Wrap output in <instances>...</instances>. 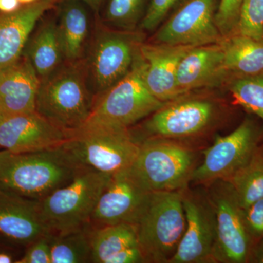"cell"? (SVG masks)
I'll use <instances>...</instances> for the list:
<instances>
[{"label":"cell","instance_id":"obj_1","mask_svg":"<svg viewBox=\"0 0 263 263\" xmlns=\"http://www.w3.org/2000/svg\"><path fill=\"white\" fill-rule=\"evenodd\" d=\"M64 143L28 153L1 151L0 187L41 200L68 184L85 167Z\"/></svg>","mask_w":263,"mask_h":263},{"label":"cell","instance_id":"obj_2","mask_svg":"<svg viewBox=\"0 0 263 263\" xmlns=\"http://www.w3.org/2000/svg\"><path fill=\"white\" fill-rule=\"evenodd\" d=\"M95 101L84 67L70 62L41 79L35 110L70 136L84 125Z\"/></svg>","mask_w":263,"mask_h":263},{"label":"cell","instance_id":"obj_3","mask_svg":"<svg viewBox=\"0 0 263 263\" xmlns=\"http://www.w3.org/2000/svg\"><path fill=\"white\" fill-rule=\"evenodd\" d=\"M182 191V190H181ZM181 191L151 192L135 224L146 262H167L186 229Z\"/></svg>","mask_w":263,"mask_h":263},{"label":"cell","instance_id":"obj_4","mask_svg":"<svg viewBox=\"0 0 263 263\" xmlns=\"http://www.w3.org/2000/svg\"><path fill=\"white\" fill-rule=\"evenodd\" d=\"M193 151L174 140L147 138L129 171L148 192L181 191L196 168Z\"/></svg>","mask_w":263,"mask_h":263},{"label":"cell","instance_id":"obj_5","mask_svg":"<svg viewBox=\"0 0 263 263\" xmlns=\"http://www.w3.org/2000/svg\"><path fill=\"white\" fill-rule=\"evenodd\" d=\"M111 175L85 167L68 184L40 200L51 234H61L87 226Z\"/></svg>","mask_w":263,"mask_h":263},{"label":"cell","instance_id":"obj_6","mask_svg":"<svg viewBox=\"0 0 263 263\" xmlns=\"http://www.w3.org/2000/svg\"><path fill=\"white\" fill-rule=\"evenodd\" d=\"M164 104L145 84L137 55L127 75L95 100L91 115L83 127L129 129Z\"/></svg>","mask_w":263,"mask_h":263},{"label":"cell","instance_id":"obj_7","mask_svg":"<svg viewBox=\"0 0 263 263\" xmlns=\"http://www.w3.org/2000/svg\"><path fill=\"white\" fill-rule=\"evenodd\" d=\"M64 144L84 167L111 176L131 167L140 147L129 129L103 127H81Z\"/></svg>","mask_w":263,"mask_h":263},{"label":"cell","instance_id":"obj_8","mask_svg":"<svg viewBox=\"0 0 263 263\" xmlns=\"http://www.w3.org/2000/svg\"><path fill=\"white\" fill-rule=\"evenodd\" d=\"M142 39L133 31L102 30L97 34L85 70L95 100L131 70Z\"/></svg>","mask_w":263,"mask_h":263},{"label":"cell","instance_id":"obj_9","mask_svg":"<svg viewBox=\"0 0 263 263\" xmlns=\"http://www.w3.org/2000/svg\"><path fill=\"white\" fill-rule=\"evenodd\" d=\"M206 194L216 214L215 262H248L253 241L234 190L228 181L217 180L209 183Z\"/></svg>","mask_w":263,"mask_h":263},{"label":"cell","instance_id":"obj_10","mask_svg":"<svg viewBox=\"0 0 263 263\" xmlns=\"http://www.w3.org/2000/svg\"><path fill=\"white\" fill-rule=\"evenodd\" d=\"M261 131L247 119L230 134L216 138L204 152V160L192 175L191 181L202 184L228 180L251 158L259 146Z\"/></svg>","mask_w":263,"mask_h":263},{"label":"cell","instance_id":"obj_11","mask_svg":"<svg viewBox=\"0 0 263 263\" xmlns=\"http://www.w3.org/2000/svg\"><path fill=\"white\" fill-rule=\"evenodd\" d=\"M186 229L176 253L168 263L215 262L216 214L212 202L205 195L182 191Z\"/></svg>","mask_w":263,"mask_h":263},{"label":"cell","instance_id":"obj_12","mask_svg":"<svg viewBox=\"0 0 263 263\" xmlns=\"http://www.w3.org/2000/svg\"><path fill=\"white\" fill-rule=\"evenodd\" d=\"M219 0H187L163 22L154 42L196 46L220 43L223 40L216 24Z\"/></svg>","mask_w":263,"mask_h":263},{"label":"cell","instance_id":"obj_13","mask_svg":"<svg viewBox=\"0 0 263 263\" xmlns=\"http://www.w3.org/2000/svg\"><path fill=\"white\" fill-rule=\"evenodd\" d=\"M215 106L203 99L181 98L164 104L144 124L148 138L181 139L199 134L212 122Z\"/></svg>","mask_w":263,"mask_h":263},{"label":"cell","instance_id":"obj_14","mask_svg":"<svg viewBox=\"0 0 263 263\" xmlns=\"http://www.w3.org/2000/svg\"><path fill=\"white\" fill-rule=\"evenodd\" d=\"M151 192L133 178L129 170L112 175L91 216L95 228L113 224H136Z\"/></svg>","mask_w":263,"mask_h":263},{"label":"cell","instance_id":"obj_15","mask_svg":"<svg viewBox=\"0 0 263 263\" xmlns=\"http://www.w3.org/2000/svg\"><path fill=\"white\" fill-rule=\"evenodd\" d=\"M69 136L36 111L0 115V146L13 153H28L61 146Z\"/></svg>","mask_w":263,"mask_h":263},{"label":"cell","instance_id":"obj_16","mask_svg":"<svg viewBox=\"0 0 263 263\" xmlns=\"http://www.w3.org/2000/svg\"><path fill=\"white\" fill-rule=\"evenodd\" d=\"M194 46L142 43L138 59L142 78L156 98L164 103L183 96L176 73L181 60Z\"/></svg>","mask_w":263,"mask_h":263},{"label":"cell","instance_id":"obj_17","mask_svg":"<svg viewBox=\"0 0 263 263\" xmlns=\"http://www.w3.org/2000/svg\"><path fill=\"white\" fill-rule=\"evenodd\" d=\"M51 234L40 200L0 187V237L11 245L29 247Z\"/></svg>","mask_w":263,"mask_h":263},{"label":"cell","instance_id":"obj_18","mask_svg":"<svg viewBox=\"0 0 263 263\" xmlns=\"http://www.w3.org/2000/svg\"><path fill=\"white\" fill-rule=\"evenodd\" d=\"M60 0H36L11 13H0V68L22 57L38 21Z\"/></svg>","mask_w":263,"mask_h":263},{"label":"cell","instance_id":"obj_19","mask_svg":"<svg viewBox=\"0 0 263 263\" xmlns=\"http://www.w3.org/2000/svg\"><path fill=\"white\" fill-rule=\"evenodd\" d=\"M41 79L27 57L0 68V115L36 111Z\"/></svg>","mask_w":263,"mask_h":263},{"label":"cell","instance_id":"obj_20","mask_svg":"<svg viewBox=\"0 0 263 263\" xmlns=\"http://www.w3.org/2000/svg\"><path fill=\"white\" fill-rule=\"evenodd\" d=\"M228 75L221 43L192 48L178 67L176 83L182 95L199 88L217 86Z\"/></svg>","mask_w":263,"mask_h":263},{"label":"cell","instance_id":"obj_21","mask_svg":"<svg viewBox=\"0 0 263 263\" xmlns=\"http://www.w3.org/2000/svg\"><path fill=\"white\" fill-rule=\"evenodd\" d=\"M84 2L65 0L57 23L64 56L70 62L81 58L89 32V13Z\"/></svg>","mask_w":263,"mask_h":263},{"label":"cell","instance_id":"obj_22","mask_svg":"<svg viewBox=\"0 0 263 263\" xmlns=\"http://www.w3.org/2000/svg\"><path fill=\"white\" fill-rule=\"evenodd\" d=\"M220 43L228 74L243 76L263 72V42L234 33Z\"/></svg>","mask_w":263,"mask_h":263},{"label":"cell","instance_id":"obj_23","mask_svg":"<svg viewBox=\"0 0 263 263\" xmlns=\"http://www.w3.org/2000/svg\"><path fill=\"white\" fill-rule=\"evenodd\" d=\"M25 57L32 63L41 80L61 66L65 59L55 21H49L38 29L29 42Z\"/></svg>","mask_w":263,"mask_h":263},{"label":"cell","instance_id":"obj_24","mask_svg":"<svg viewBox=\"0 0 263 263\" xmlns=\"http://www.w3.org/2000/svg\"><path fill=\"white\" fill-rule=\"evenodd\" d=\"M138 246L136 227L122 223L95 228L91 238V262L107 263L124 249Z\"/></svg>","mask_w":263,"mask_h":263},{"label":"cell","instance_id":"obj_25","mask_svg":"<svg viewBox=\"0 0 263 263\" xmlns=\"http://www.w3.org/2000/svg\"><path fill=\"white\" fill-rule=\"evenodd\" d=\"M93 230L89 223L68 233L51 234V263L91 262Z\"/></svg>","mask_w":263,"mask_h":263},{"label":"cell","instance_id":"obj_26","mask_svg":"<svg viewBox=\"0 0 263 263\" xmlns=\"http://www.w3.org/2000/svg\"><path fill=\"white\" fill-rule=\"evenodd\" d=\"M226 181L234 190L243 209L263 198V145Z\"/></svg>","mask_w":263,"mask_h":263},{"label":"cell","instance_id":"obj_27","mask_svg":"<svg viewBox=\"0 0 263 263\" xmlns=\"http://www.w3.org/2000/svg\"><path fill=\"white\" fill-rule=\"evenodd\" d=\"M229 91L234 103L263 122V72L252 76H233Z\"/></svg>","mask_w":263,"mask_h":263},{"label":"cell","instance_id":"obj_28","mask_svg":"<svg viewBox=\"0 0 263 263\" xmlns=\"http://www.w3.org/2000/svg\"><path fill=\"white\" fill-rule=\"evenodd\" d=\"M146 0H108L107 22L124 31H133L144 15Z\"/></svg>","mask_w":263,"mask_h":263},{"label":"cell","instance_id":"obj_29","mask_svg":"<svg viewBox=\"0 0 263 263\" xmlns=\"http://www.w3.org/2000/svg\"><path fill=\"white\" fill-rule=\"evenodd\" d=\"M235 33L263 42V0H243Z\"/></svg>","mask_w":263,"mask_h":263},{"label":"cell","instance_id":"obj_30","mask_svg":"<svg viewBox=\"0 0 263 263\" xmlns=\"http://www.w3.org/2000/svg\"><path fill=\"white\" fill-rule=\"evenodd\" d=\"M243 0H219L216 13V24L223 38L236 31L240 6Z\"/></svg>","mask_w":263,"mask_h":263},{"label":"cell","instance_id":"obj_31","mask_svg":"<svg viewBox=\"0 0 263 263\" xmlns=\"http://www.w3.org/2000/svg\"><path fill=\"white\" fill-rule=\"evenodd\" d=\"M181 0H150L141 23V29L147 32L157 30L170 11L179 4Z\"/></svg>","mask_w":263,"mask_h":263},{"label":"cell","instance_id":"obj_32","mask_svg":"<svg viewBox=\"0 0 263 263\" xmlns=\"http://www.w3.org/2000/svg\"><path fill=\"white\" fill-rule=\"evenodd\" d=\"M243 216L254 245L263 237V198L243 209Z\"/></svg>","mask_w":263,"mask_h":263},{"label":"cell","instance_id":"obj_33","mask_svg":"<svg viewBox=\"0 0 263 263\" xmlns=\"http://www.w3.org/2000/svg\"><path fill=\"white\" fill-rule=\"evenodd\" d=\"M50 235H45L27 247L25 254L17 263H51Z\"/></svg>","mask_w":263,"mask_h":263},{"label":"cell","instance_id":"obj_34","mask_svg":"<svg viewBox=\"0 0 263 263\" xmlns=\"http://www.w3.org/2000/svg\"><path fill=\"white\" fill-rule=\"evenodd\" d=\"M146 262L139 247H129L112 256L107 263Z\"/></svg>","mask_w":263,"mask_h":263},{"label":"cell","instance_id":"obj_35","mask_svg":"<svg viewBox=\"0 0 263 263\" xmlns=\"http://www.w3.org/2000/svg\"><path fill=\"white\" fill-rule=\"evenodd\" d=\"M248 262L263 263V237L252 246Z\"/></svg>","mask_w":263,"mask_h":263},{"label":"cell","instance_id":"obj_36","mask_svg":"<svg viewBox=\"0 0 263 263\" xmlns=\"http://www.w3.org/2000/svg\"><path fill=\"white\" fill-rule=\"evenodd\" d=\"M19 0H0L1 13H11L20 8Z\"/></svg>","mask_w":263,"mask_h":263},{"label":"cell","instance_id":"obj_37","mask_svg":"<svg viewBox=\"0 0 263 263\" xmlns=\"http://www.w3.org/2000/svg\"><path fill=\"white\" fill-rule=\"evenodd\" d=\"M13 254L7 252H0V263L14 262Z\"/></svg>","mask_w":263,"mask_h":263},{"label":"cell","instance_id":"obj_38","mask_svg":"<svg viewBox=\"0 0 263 263\" xmlns=\"http://www.w3.org/2000/svg\"><path fill=\"white\" fill-rule=\"evenodd\" d=\"M84 2L86 5H89L94 10H98L103 0H80Z\"/></svg>","mask_w":263,"mask_h":263},{"label":"cell","instance_id":"obj_39","mask_svg":"<svg viewBox=\"0 0 263 263\" xmlns=\"http://www.w3.org/2000/svg\"><path fill=\"white\" fill-rule=\"evenodd\" d=\"M21 3L24 5L30 4V3H34L36 0H19Z\"/></svg>","mask_w":263,"mask_h":263}]
</instances>
